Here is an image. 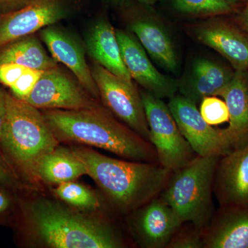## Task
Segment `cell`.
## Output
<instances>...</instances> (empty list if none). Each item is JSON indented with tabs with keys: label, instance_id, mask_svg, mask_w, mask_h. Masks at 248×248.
<instances>
[{
	"label": "cell",
	"instance_id": "obj_1",
	"mask_svg": "<svg viewBox=\"0 0 248 248\" xmlns=\"http://www.w3.org/2000/svg\"><path fill=\"white\" fill-rule=\"evenodd\" d=\"M43 114L58 141L94 147L130 161L159 164L151 142L104 109H53Z\"/></svg>",
	"mask_w": 248,
	"mask_h": 248
},
{
	"label": "cell",
	"instance_id": "obj_2",
	"mask_svg": "<svg viewBox=\"0 0 248 248\" xmlns=\"http://www.w3.org/2000/svg\"><path fill=\"white\" fill-rule=\"evenodd\" d=\"M72 151L84 164L88 175L125 213L159 196L173 173L157 163L114 159L85 147Z\"/></svg>",
	"mask_w": 248,
	"mask_h": 248
},
{
	"label": "cell",
	"instance_id": "obj_3",
	"mask_svg": "<svg viewBox=\"0 0 248 248\" xmlns=\"http://www.w3.org/2000/svg\"><path fill=\"white\" fill-rule=\"evenodd\" d=\"M6 104L0 151L19 181L35 182L41 160L58 146L59 141L38 108L7 93Z\"/></svg>",
	"mask_w": 248,
	"mask_h": 248
},
{
	"label": "cell",
	"instance_id": "obj_4",
	"mask_svg": "<svg viewBox=\"0 0 248 248\" xmlns=\"http://www.w3.org/2000/svg\"><path fill=\"white\" fill-rule=\"evenodd\" d=\"M26 228L53 248H118L122 241L107 223L73 213L58 204L35 202L23 208Z\"/></svg>",
	"mask_w": 248,
	"mask_h": 248
},
{
	"label": "cell",
	"instance_id": "obj_5",
	"mask_svg": "<svg viewBox=\"0 0 248 248\" xmlns=\"http://www.w3.org/2000/svg\"><path fill=\"white\" fill-rule=\"evenodd\" d=\"M221 156L197 155L173 172L160 197L183 225L191 223L203 231L213 215L215 172Z\"/></svg>",
	"mask_w": 248,
	"mask_h": 248
},
{
	"label": "cell",
	"instance_id": "obj_6",
	"mask_svg": "<svg viewBox=\"0 0 248 248\" xmlns=\"http://www.w3.org/2000/svg\"><path fill=\"white\" fill-rule=\"evenodd\" d=\"M150 131V141L155 147L159 164L174 172L195 156L162 99L145 92L141 94Z\"/></svg>",
	"mask_w": 248,
	"mask_h": 248
},
{
	"label": "cell",
	"instance_id": "obj_7",
	"mask_svg": "<svg viewBox=\"0 0 248 248\" xmlns=\"http://www.w3.org/2000/svg\"><path fill=\"white\" fill-rule=\"evenodd\" d=\"M92 74L99 96L111 113L150 141L149 128L141 94L133 81L112 74L99 64L94 66Z\"/></svg>",
	"mask_w": 248,
	"mask_h": 248
},
{
	"label": "cell",
	"instance_id": "obj_8",
	"mask_svg": "<svg viewBox=\"0 0 248 248\" xmlns=\"http://www.w3.org/2000/svg\"><path fill=\"white\" fill-rule=\"evenodd\" d=\"M168 105L179 130L197 155L222 156L234 148L224 129L215 128L207 123L193 101L174 95Z\"/></svg>",
	"mask_w": 248,
	"mask_h": 248
},
{
	"label": "cell",
	"instance_id": "obj_9",
	"mask_svg": "<svg viewBox=\"0 0 248 248\" xmlns=\"http://www.w3.org/2000/svg\"><path fill=\"white\" fill-rule=\"evenodd\" d=\"M65 16L61 0H31L21 9L0 14V48L48 27Z\"/></svg>",
	"mask_w": 248,
	"mask_h": 248
},
{
	"label": "cell",
	"instance_id": "obj_10",
	"mask_svg": "<svg viewBox=\"0 0 248 248\" xmlns=\"http://www.w3.org/2000/svg\"><path fill=\"white\" fill-rule=\"evenodd\" d=\"M214 194L220 207H248V139L220 157Z\"/></svg>",
	"mask_w": 248,
	"mask_h": 248
},
{
	"label": "cell",
	"instance_id": "obj_11",
	"mask_svg": "<svg viewBox=\"0 0 248 248\" xmlns=\"http://www.w3.org/2000/svg\"><path fill=\"white\" fill-rule=\"evenodd\" d=\"M122 60L132 79L155 97L164 99L175 95L179 84L154 66L140 42L129 32L116 31Z\"/></svg>",
	"mask_w": 248,
	"mask_h": 248
},
{
	"label": "cell",
	"instance_id": "obj_12",
	"mask_svg": "<svg viewBox=\"0 0 248 248\" xmlns=\"http://www.w3.org/2000/svg\"><path fill=\"white\" fill-rule=\"evenodd\" d=\"M26 102L37 108L77 110L97 107L58 68L44 72Z\"/></svg>",
	"mask_w": 248,
	"mask_h": 248
},
{
	"label": "cell",
	"instance_id": "obj_13",
	"mask_svg": "<svg viewBox=\"0 0 248 248\" xmlns=\"http://www.w3.org/2000/svg\"><path fill=\"white\" fill-rule=\"evenodd\" d=\"M135 211L134 231L143 248H167L173 236L183 226L172 209L160 196Z\"/></svg>",
	"mask_w": 248,
	"mask_h": 248
},
{
	"label": "cell",
	"instance_id": "obj_14",
	"mask_svg": "<svg viewBox=\"0 0 248 248\" xmlns=\"http://www.w3.org/2000/svg\"><path fill=\"white\" fill-rule=\"evenodd\" d=\"M202 239L204 248H248V207H220Z\"/></svg>",
	"mask_w": 248,
	"mask_h": 248
},
{
	"label": "cell",
	"instance_id": "obj_15",
	"mask_svg": "<svg viewBox=\"0 0 248 248\" xmlns=\"http://www.w3.org/2000/svg\"><path fill=\"white\" fill-rule=\"evenodd\" d=\"M195 35L224 57L235 71H248V35L242 31L229 23L213 20L197 27Z\"/></svg>",
	"mask_w": 248,
	"mask_h": 248
},
{
	"label": "cell",
	"instance_id": "obj_16",
	"mask_svg": "<svg viewBox=\"0 0 248 248\" xmlns=\"http://www.w3.org/2000/svg\"><path fill=\"white\" fill-rule=\"evenodd\" d=\"M41 37L54 60L68 67L84 89L94 97H99V91L86 63L84 50L76 41L66 32L53 27L46 28L41 32Z\"/></svg>",
	"mask_w": 248,
	"mask_h": 248
},
{
	"label": "cell",
	"instance_id": "obj_17",
	"mask_svg": "<svg viewBox=\"0 0 248 248\" xmlns=\"http://www.w3.org/2000/svg\"><path fill=\"white\" fill-rule=\"evenodd\" d=\"M234 72L216 62L201 59L194 63L190 79L181 86L184 97L194 102L204 97L219 96L230 84Z\"/></svg>",
	"mask_w": 248,
	"mask_h": 248
},
{
	"label": "cell",
	"instance_id": "obj_18",
	"mask_svg": "<svg viewBox=\"0 0 248 248\" xmlns=\"http://www.w3.org/2000/svg\"><path fill=\"white\" fill-rule=\"evenodd\" d=\"M86 46L98 64L115 76L133 81L122 60L116 31L110 23L104 19L99 21L90 31Z\"/></svg>",
	"mask_w": 248,
	"mask_h": 248
},
{
	"label": "cell",
	"instance_id": "obj_19",
	"mask_svg": "<svg viewBox=\"0 0 248 248\" xmlns=\"http://www.w3.org/2000/svg\"><path fill=\"white\" fill-rule=\"evenodd\" d=\"M219 96L229 112V125L224 130L235 146L248 139V71H235Z\"/></svg>",
	"mask_w": 248,
	"mask_h": 248
},
{
	"label": "cell",
	"instance_id": "obj_20",
	"mask_svg": "<svg viewBox=\"0 0 248 248\" xmlns=\"http://www.w3.org/2000/svg\"><path fill=\"white\" fill-rule=\"evenodd\" d=\"M130 29L142 46L159 66L170 71L178 68V59L170 37L160 24L151 19L135 21Z\"/></svg>",
	"mask_w": 248,
	"mask_h": 248
},
{
	"label": "cell",
	"instance_id": "obj_21",
	"mask_svg": "<svg viewBox=\"0 0 248 248\" xmlns=\"http://www.w3.org/2000/svg\"><path fill=\"white\" fill-rule=\"evenodd\" d=\"M37 174L44 182L59 185L76 180L87 174V170L72 150L58 146L41 160Z\"/></svg>",
	"mask_w": 248,
	"mask_h": 248
},
{
	"label": "cell",
	"instance_id": "obj_22",
	"mask_svg": "<svg viewBox=\"0 0 248 248\" xmlns=\"http://www.w3.org/2000/svg\"><path fill=\"white\" fill-rule=\"evenodd\" d=\"M15 63L40 71L58 68L57 62L33 37H25L0 48V63Z\"/></svg>",
	"mask_w": 248,
	"mask_h": 248
},
{
	"label": "cell",
	"instance_id": "obj_23",
	"mask_svg": "<svg viewBox=\"0 0 248 248\" xmlns=\"http://www.w3.org/2000/svg\"><path fill=\"white\" fill-rule=\"evenodd\" d=\"M53 192L60 200L77 208L92 210L99 207L97 196L86 186L74 181L59 184Z\"/></svg>",
	"mask_w": 248,
	"mask_h": 248
},
{
	"label": "cell",
	"instance_id": "obj_24",
	"mask_svg": "<svg viewBox=\"0 0 248 248\" xmlns=\"http://www.w3.org/2000/svg\"><path fill=\"white\" fill-rule=\"evenodd\" d=\"M176 11L189 16L207 17L231 14L234 6L227 0H172Z\"/></svg>",
	"mask_w": 248,
	"mask_h": 248
},
{
	"label": "cell",
	"instance_id": "obj_25",
	"mask_svg": "<svg viewBox=\"0 0 248 248\" xmlns=\"http://www.w3.org/2000/svg\"><path fill=\"white\" fill-rule=\"evenodd\" d=\"M201 102V115L210 125H218L229 121V112L224 101L210 96L204 97Z\"/></svg>",
	"mask_w": 248,
	"mask_h": 248
},
{
	"label": "cell",
	"instance_id": "obj_26",
	"mask_svg": "<svg viewBox=\"0 0 248 248\" xmlns=\"http://www.w3.org/2000/svg\"><path fill=\"white\" fill-rule=\"evenodd\" d=\"M44 71L27 68L20 78L11 88L13 95L23 101H27Z\"/></svg>",
	"mask_w": 248,
	"mask_h": 248
},
{
	"label": "cell",
	"instance_id": "obj_27",
	"mask_svg": "<svg viewBox=\"0 0 248 248\" xmlns=\"http://www.w3.org/2000/svg\"><path fill=\"white\" fill-rule=\"evenodd\" d=\"M182 227V226H181ZM202 231L193 226L190 230L182 231L181 228L173 236L166 248H202Z\"/></svg>",
	"mask_w": 248,
	"mask_h": 248
},
{
	"label": "cell",
	"instance_id": "obj_28",
	"mask_svg": "<svg viewBox=\"0 0 248 248\" xmlns=\"http://www.w3.org/2000/svg\"><path fill=\"white\" fill-rule=\"evenodd\" d=\"M27 69V67L17 63H0V83L10 89Z\"/></svg>",
	"mask_w": 248,
	"mask_h": 248
},
{
	"label": "cell",
	"instance_id": "obj_29",
	"mask_svg": "<svg viewBox=\"0 0 248 248\" xmlns=\"http://www.w3.org/2000/svg\"><path fill=\"white\" fill-rule=\"evenodd\" d=\"M0 184L11 189L17 190L22 187L20 181L11 169L7 161L0 151Z\"/></svg>",
	"mask_w": 248,
	"mask_h": 248
},
{
	"label": "cell",
	"instance_id": "obj_30",
	"mask_svg": "<svg viewBox=\"0 0 248 248\" xmlns=\"http://www.w3.org/2000/svg\"><path fill=\"white\" fill-rule=\"evenodd\" d=\"M11 189L0 184V217L9 213L13 207L14 202L12 197L7 191Z\"/></svg>",
	"mask_w": 248,
	"mask_h": 248
},
{
	"label": "cell",
	"instance_id": "obj_31",
	"mask_svg": "<svg viewBox=\"0 0 248 248\" xmlns=\"http://www.w3.org/2000/svg\"><path fill=\"white\" fill-rule=\"evenodd\" d=\"M31 0H0V12L2 14L12 12L24 7Z\"/></svg>",
	"mask_w": 248,
	"mask_h": 248
},
{
	"label": "cell",
	"instance_id": "obj_32",
	"mask_svg": "<svg viewBox=\"0 0 248 248\" xmlns=\"http://www.w3.org/2000/svg\"><path fill=\"white\" fill-rule=\"evenodd\" d=\"M7 114L6 93L0 89V140L2 137Z\"/></svg>",
	"mask_w": 248,
	"mask_h": 248
},
{
	"label": "cell",
	"instance_id": "obj_33",
	"mask_svg": "<svg viewBox=\"0 0 248 248\" xmlns=\"http://www.w3.org/2000/svg\"><path fill=\"white\" fill-rule=\"evenodd\" d=\"M240 20H241V24L244 27L245 30L247 31L248 33V0L246 3V6H245L244 11L240 17Z\"/></svg>",
	"mask_w": 248,
	"mask_h": 248
},
{
	"label": "cell",
	"instance_id": "obj_34",
	"mask_svg": "<svg viewBox=\"0 0 248 248\" xmlns=\"http://www.w3.org/2000/svg\"><path fill=\"white\" fill-rule=\"evenodd\" d=\"M138 1H140L141 4L149 6V5L154 4L157 0H138Z\"/></svg>",
	"mask_w": 248,
	"mask_h": 248
},
{
	"label": "cell",
	"instance_id": "obj_35",
	"mask_svg": "<svg viewBox=\"0 0 248 248\" xmlns=\"http://www.w3.org/2000/svg\"><path fill=\"white\" fill-rule=\"evenodd\" d=\"M227 1L231 3V4H232L233 6H235V5L239 4V3L242 2L244 0H227Z\"/></svg>",
	"mask_w": 248,
	"mask_h": 248
},
{
	"label": "cell",
	"instance_id": "obj_36",
	"mask_svg": "<svg viewBox=\"0 0 248 248\" xmlns=\"http://www.w3.org/2000/svg\"><path fill=\"white\" fill-rule=\"evenodd\" d=\"M108 1L114 3V4H120V3H122L124 0H108Z\"/></svg>",
	"mask_w": 248,
	"mask_h": 248
}]
</instances>
